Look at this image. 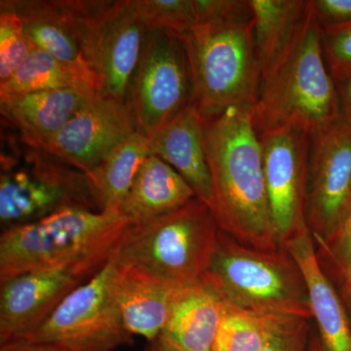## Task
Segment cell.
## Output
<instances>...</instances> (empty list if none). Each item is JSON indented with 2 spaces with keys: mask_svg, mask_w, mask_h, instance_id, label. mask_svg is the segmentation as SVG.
<instances>
[{
  "mask_svg": "<svg viewBox=\"0 0 351 351\" xmlns=\"http://www.w3.org/2000/svg\"><path fill=\"white\" fill-rule=\"evenodd\" d=\"M202 129L213 182V214L221 230L258 250L282 248L270 212L252 107H232L202 119Z\"/></svg>",
  "mask_w": 351,
  "mask_h": 351,
  "instance_id": "6da1fadb",
  "label": "cell"
},
{
  "mask_svg": "<svg viewBox=\"0 0 351 351\" xmlns=\"http://www.w3.org/2000/svg\"><path fill=\"white\" fill-rule=\"evenodd\" d=\"M252 117L258 134L291 128L307 135L341 119L336 82L325 62L321 27L309 1L295 38L263 75Z\"/></svg>",
  "mask_w": 351,
  "mask_h": 351,
  "instance_id": "7a4b0ae2",
  "label": "cell"
},
{
  "mask_svg": "<svg viewBox=\"0 0 351 351\" xmlns=\"http://www.w3.org/2000/svg\"><path fill=\"white\" fill-rule=\"evenodd\" d=\"M181 39L191 77V106L202 119L232 107H253L262 73L253 22L230 20L196 25Z\"/></svg>",
  "mask_w": 351,
  "mask_h": 351,
  "instance_id": "3957f363",
  "label": "cell"
},
{
  "mask_svg": "<svg viewBox=\"0 0 351 351\" xmlns=\"http://www.w3.org/2000/svg\"><path fill=\"white\" fill-rule=\"evenodd\" d=\"M134 223L120 210L69 208L2 230L0 283L32 270L112 254Z\"/></svg>",
  "mask_w": 351,
  "mask_h": 351,
  "instance_id": "277c9868",
  "label": "cell"
},
{
  "mask_svg": "<svg viewBox=\"0 0 351 351\" xmlns=\"http://www.w3.org/2000/svg\"><path fill=\"white\" fill-rule=\"evenodd\" d=\"M202 281L237 308L313 320L304 276L284 248L258 250L221 230Z\"/></svg>",
  "mask_w": 351,
  "mask_h": 351,
  "instance_id": "5b68a950",
  "label": "cell"
},
{
  "mask_svg": "<svg viewBox=\"0 0 351 351\" xmlns=\"http://www.w3.org/2000/svg\"><path fill=\"white\" fill-rule=\"evenodd\" d=\"M221 228L198 198L145 223H134L117 247V263L135 265L179 287L202 281Z\"/></svg>",
  "mask_w": 351,
  "mask_h": 351,
  "instance_id": "8992f818",
  "label": "cell"
},
{
  "mask_svg": "<svg viewBox=\"0 0 351 351\" xmlns=\"http://www.w3.org/2000/svg\"><path fill=\"white\" fill-rule=\"evenodd\" d=\"M19 141L1 152L2 230L69 208L100 211L86 173Z\"/></svg>",
  "mask_w": 351,
  "mask_h": 351,
  "instance_id": "52a82bcc",
  "label": "cell"
},
{
  "mask_svg": "<svg viewBox=\"0 0 351 351\" xmlns=\"http://www.w3.org/2000/svg\"><path fill=\"white\" fill-rule=\"evenodd\" d=\"M117 251V250H115ZM115 252L99 274L76 288L27 339L75 351H114L133 343L112 291Z\"/></svg>",
  "mask_w": 351,
  "mask_h": 351,
  "instance_id": "ba28073f",
  "label": "cell"
},
{
  "mask_svg": "<svg viewBox=\"0 0 351 351\" xmlns=\"http://www.w3.org/2000/svg\"><path fill=\"white\" fill-rule=\"evenodd\" d=\"M191 77L181 39L162 29L147 31L128 103L138 131L147 138L189 106Z\"/></svg>",
  "mask_w": 351,
  "mask_h": 351,
  "instance_id": "9c48e42d",
  "label": "cell"
},
{
  "mask_svg": "<svg viewBox=\"0 0 351 351\" xmlns=\"http://www.w3.org/2000/svg\"><path fill=\"white\" fill-rule=\"evenodd\" d=\"M114 252L32 270L2 282L0 343L27 338L38 329L71 292L104 269Z\"/></svg>",
  "mask_w": 351,
  "mask_h": 351,
  "instance_id": "30bf717a",
  "label": "cell"
},
{
  "mask_svg": "<svg viewBox=\"0 0 351 351\" xmlns=\"http://www.w3.org/2000/svg\"><path fill=\"white\" fill-rule=\"evenodd\" d=\"M351 208V127L343 119L309 135L306 225L326 241Z\"/></svg>",
  "mask_w": 351,
  "mask_h": 351,
  "instance_id": "8fae6325",
  "label": "cell"
},
{
  "mask_svg": "<svg viewBox=\"0 0 351 351\" xmlns=\"http://www.w3.org/2000/svg\"><path fill=\"white\" fill-rule=\"evenodd\" d=\"M107 4L97 0H1L0 9L19 16L36 47L99 85L91 66V43L95 25Z\"/></svg>",
  "mask_w": 351,
  "mask_h": 351,
  "instance_id": "7c38bea8",
  "label": "cell"
},
{
  "mask_svg": "<svg viewBox=\"0 0 351 351\" xmlns=\"http://www.w3.org/2000/svg\"><path fill=\"white\" fill-rule=\"evenodd\" d=\"M138 130L128 104L97 92L61 130L22 142L87 174Z\"/></svg>",
  "mask_w": 351,
  "mask_h": 351,
  "instance_id": "4fadbf2b",
  "label": "cell"
},
{
  "mask_svg": "<svg viewBox=\"0 0 351 351\" xmlns=\"http://www.w3.org/2000/svg\"><path fill=\"white\" fill-rule=\"evenodd\" d=\"M277 239L282 247L306 225L309 135L291 128L258 134Z\"/></svg>",
  "mask_w": 351,
  "mask_h": 351,
  "instance_id": "5bb4252c",
  "label": "cell"
},
{
  "mask_svg": "<svg viewBox=\"0 0 351 351\" xmlns=\"http://www.w3.org/2000/svg\"><path fill=\"white\" fill-rule=\"evenodd\" d=\"M147 32L133 0L108 2L95 25L91 43V66L101 93L128 104Z\"/></svg>",
  "mask_w": 351,
  "mask_h": 351,
  "instance_id": "9a60e30c",
  "label": "cell"
},
{
  "mask_svg": "<svg viewBox=\"0 0 351 351\" xmlns=\"http://www.w3.org/2000/svg\"><path fill=\"white\" fill-rule=\"evenodd\" d=\"M301 269L316 332L325 351H351V323L318 257L313 233L302 226L282 245Z\"/></svg>",
  "mask_w": 351,
  "mask_h": 351,
  "instance_id": "2e32d148",
  "label": "cell"
},
{
  "mask_svg": "<svg viewBox=\"0 0 351 351\" xmlns=\"http://www.w3.org/2000/svg\"><path fill=\"white\" fill-rule=\"evenodd\" d=\"M179 288L141 267L117 263L115 256L113 295L132 336L143 337L149 343L160 336Z\"/></svg>",
  "mask_w": 351,
  "mask_h": 351,
  "instance_id": "e0dca14e",
  "label": "cell"
},
{
  "mask_svg": "<svg viewBox=\"0 0 351 351\" xmlns=\"http://www.w3.org/2000/svg\"><path fill=\"white\" fill-rule=\"evenodd\" d=\"M151 152L184 180L213 212L214 191L203 140L202 119L188 106L152 138Z\"/></svg>",
  "mask_w": 351,
  "mask_h": 351,
  "instance_id": "ac0fdd59",
  "label": "cell"
},
{
  "mask_svg": "<svg viewBox=\"0 0 351 351\" xmlns=\"http://www.w3.org/2000/svg\"><path fill=\"white\" fill-rule=\"evenodd\" d=\"M90 89H63L0 98L2 120L19 131L21 141L57 133L95 94Z\"/></svg>",
  "mask_w": 351,
  "mask_h": 351,
  "instance_id": "d6986e66",
  "label": "cell"
},
{
  "mask_svg": "<svg viewBox=\"0 0 351 351\" xmlns=\"http://www.w3.org/2000/svg\"><path fill=\"white\" fill-rule=\"evenodd\" d=\"M223 301L201 281L178 289L161 335L182 351H213Z\"/></svg>",
  "mask_w": 351,
  "mask_h": 351,
  "instance_id": "ffe728a7",
  "label": "cell"
},
{
  "mask_svg": "<svg viewBox=\"0 0 351 351\" xmlns=\"http://www.w3.org/2000/svg\"><path fill=\"white\" fill-rule=\"evenodd\" d=\"M195 197L182 176L152 154L141 166L120 211L138 225L169 214Z\"/></svg>",
  "mask_w": 351,
  "mask_h": 351,
  "instance_id": "44dd1931",
  "label": "cell"
},
{
  "mask_svg": "<svg viewBox=\"0 0 351 351\" xmlns=\"http://www.w3.org/2000/svg\"><path fill=\"white\" fill-rule=\"evenodd\" d=\"M149 154V138L138 130L117 145L95 169L87 173L100 211L120 210L141 166Z\"/></svg>",
  "mask_w": 351,
  "mask_h": 351,
  "instance_id": "7402d4cb",
  "label": "cell"
},
{
  "mask_svg": "<svg viewBox=\"0 0 351 351\" xmlns=\"http://www.w3.org/2000/svg\"><path fill=\"white\" fill-rule=\"evenodd\" d=\"M261 73H267L295 38L308 10L304 0H248Z\"/></svg>",
  "mask_w": 351,
  "mask_h": 351,
  "instance_id": "603a6c76",
  "label": "cell"
},
{
  "mask_svg": "<svg viewBox=\"0 0 351 351\" xmlns=\"http://www.w3.org/2000/svg\"><path fill=\"white\" fill-rule=\"evenodd\" d=\"M63 89L100 92L93 78L36 47L12 76L0 83V98Z\"/></svg>",
  "mask_w": 351,
  "mask_h": 351,
  "instance_id": "cb8c5ba5",
  "label": "cell"
},
{
  "mask_svg": "<svg viewBox=\"0 0 351 351\" xmlns=\"http://www.w3.org/2000/svg\"><path fill=\"white\" fill-rule=\"evenodd\" d=\"M300 318L243 311L223 302L213 351H261L279 332Z\"/></svg>",
  "mask_w": 351,
  "mask_h": 351,
  "instance_id": "d4e9b609",
  "label": "cell"
},
{
  "mask_svg": "<svg viewBox=\"0 0 351 351\" xmlns=\"http://www.w3.org/2000/svg\"><path fill=\"white\" fill-rule=\"evenodd\" d=\"M147 31L162 29L176 36L198 25L195 0H133Z\"/></svg>",
  "mask_w": 351,
  "mask_h": 351,
  "instance_id": "484cf974",
  "label": "cell"
},
{
  "mask_svg": "<svg viewBox=\"0 0 351 351\" xmlns=\"http://www.w3.org/2000/svg\"><path fill=\"white\" fill-rule=\"evenodd\" d=\"M34 48L19 16L0 9V83L12 76Z\"/></svg>",
  "mask_w": 351,
  "mask_h": 351,
  "instance_id": "4316f807",
  "label": "cell"
},
{
  "mask_svg": "<svg viewBox=\"0 0 351 351\" xmlns=\"http://www.w3.org/2000/svg\"><path fill=\"white\" fill-rule=\"evenodd\" d=\"M323 54L336 83L351 75V24L321 29Z\"/></svg>",
  "mask_w": 351,
  "mask_h": 351,
  "instance_id": "83f0119b",
  "label": "cell"
},
{
  "mask_svg": "<svg viewBox=\"0 0 351 351\" xmlns=\"http://www.w3.org/2000/svg\"><path fill=\"white\" fill-rule=\"evenodd\" d=\"M311 320L300 318L279 332L261 351H307Z\"/></svg>",
  "mask_w": 351,
  "mask_h": 351,
  "instance_id": "f1b7e54d",
  "label": "cell"
},
{
  "mask_svg": "<svg viewBox=\"0 0 351 351\" xmlns=\"http://www.w3.org/2000/svg\"><path fill=\"white\" fill-rule=\"evenodd\" d=\"M315 246L316 250L331 258L341 270L345 269L351 258V208L334 234Z\"/></svg>",
  "mask_w": 351,
  "mask_h": 351,
  "instance_id": "f546056e",
  "label": "cell"
},
{
  "mask_svg": "<svg viewBox=\"0 0 351 351\" xmlns=\"http://www.w3.org/2000/svg\"><path fill=\"white\" fill-rule=\"evenodd\" d=\"M309 5L321 29L351 24V0H311Z\"/></svg>",
  "mask_w": 351,
  "mask_h": 351,
  "instance_id": "4dcf8cb0",
  "label": "cell"
},
{
  "mask_svg": "<svg viewBox=\"0 0 351 351\" xmlns=\"http://www.w3.org/2000/svg\"><path fill=\"white\" fill-rule=\"evenodd\" d=\"M0 351H75L66 346L50 341H32L27 339H14L0 343Z\"/></svg>",
  "mask_w": 351,
  "mask_h": 351,
  "instance_id": "1f68e13d",
  "label": "cell"
},
{
  "mask_svg": "<svg viewBox=\"0 0 351 351\" xmlns=\"http://www.w3.org/2000/svg\"><path fill=\"white\" fill-rule=\"evenodd\" d=\"M341 119L351 127V75L336 83Z\"/></svg>",
  "mask_w": 351,
  "mask_h": 351,
  "instance_id": "d6a6232c",
  "label": "cell"
},
{
  "mask_svg": "<svg viewBox=\"0 0 351 351\" xmlns=\"http://www.w3.org/2000/svg\"><path fill=\"white\" fill-rule=\"evenodd\" d=\"M147 351H182L181 348H178L169 339L160 335L154 341L149 343V348Z\"/></svg>",
  "mask_w": 351,
  "mask_h": 351,
  "instance_id": "836d02e7",
  "label": "cell"
},
{
  "mask_svg": "<svg viewBox=\"0 0 351 351\" xmlns=\"http://www.w3.org/2000/svg\"><path fill=\"white\" fill-rule=\"evenodd\" d=\"M343 276V290H345L346 297L350 300L351 304V258L345 269L341 270Z\"/></svg>",
  "mask_w": 351,
  "mask_h": 351,
  "instance_id": "e575fe53",
  "label": "cell"
},
{
  "mask_svg": "<svg viewBox=\"0 0 351 351\" xmlns=\"http://www.w3.org/2000/svg\"><path fill=\"white\" fill-rule=\"evenodd\" d=\"M307 351H325L322 345H321L319 337H318L316 330L311 329Z\"/></svg>",
  "mask_w": 351,
  "mask_h": 351,
  "instance_id": "d590c367",
  "label": "cell"
}]
</instances>
